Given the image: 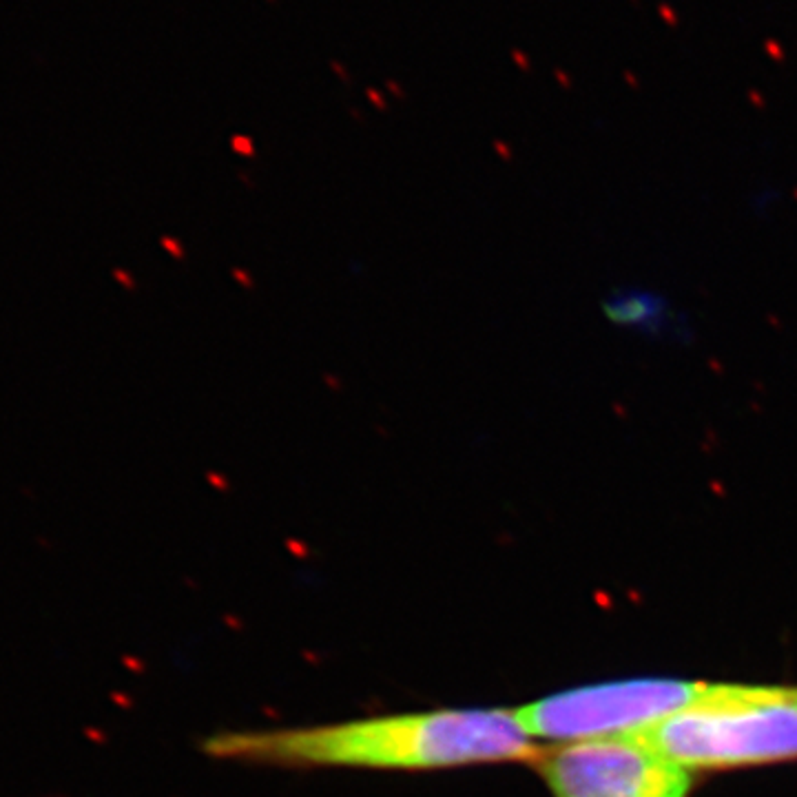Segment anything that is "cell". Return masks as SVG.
<instances>
[{"instance_id": "1", "label": "cell", "mask_w": 797, "mask_h": 797, "mask_svg": "<svg viewBox=\"0 0 797 797\" xmlns=\"http://www.w3.org/2000/svg\"><path fill=\"white\" fill-rule=\"evenodd\" d=\"M213 760L277 768H447L527 765L543 744L518 720L517 709L470 706L370 715L308 727L219 731L202 742Z\"/></svg>"}, {"instance_id": "2", "label": "cell", "mask_w": 797, "mask_h": 797, "mask_svg": "<svg viewBox=\"0 0 797 797\" xmlns=\"http://www.w3.org/2000/svg\"><path fill=\"white\" fill-rule=\"evenodd\" d=\"M647 738L700 775L797 762V685L720 680L709 706Z\"/></svg>"}, {"instance_id": "3", "label": "cell", "mask_w": 797, "mask_h": 797, "mask_svg": "<svg viewBox=\"0 0 797 797\" xmlns=\"http://www.w3.org/2000/svg\"><path fill=\"white\" fill-rule=\"evenodd\" d=\"M706 677H620L553 691L517 706V715L536 742L558 744L609 736H647L680 715L713 700Z\"/></svg>"}, {"instance_id": "4", "label": "cell", "mask_w": 797, "mask_h": 797, "mask_svg": "<svg viewBox=\"0 0 797 797\" xmlns=\"http://www.w3.org/2000/svg\"><path fill=\"white\" fill-rule=\"evenodd\" d=\"M532 768L552 797H691L703 777L647 736L543 744Z\"/></svg>"}, {"instance_id": "5", "label": "cell", "mask_w": 797, "mask_h": 797, "mask_svg": "<svg viewBox=\"0 0 797 797\" xmlns=\"http://www.w3.org/2000/svg\"><path fill=\"white\" fill-rule=\"evenodd\" d=\"M607 326L620 335L656 346H686L695 337L694 319L656 284L623 281L609 286L600 299Z\"/></svg>"}, {"instance_id": "6", "label": "cell", "mask_w": 797, "mask_h": 797, "mask_svg": "<svg viewBox=\"0 0 797 797\" xmlns=\"http://www.w3.org/2000/svg\"><path fill=\"white\" fill-rule=\"evenodd\" d=\"M780 199H782L780 190H768V189L757 190V193L753 195V211L760 215L773 213L777 204H780Z\"/></svg>"}]
</instances>
